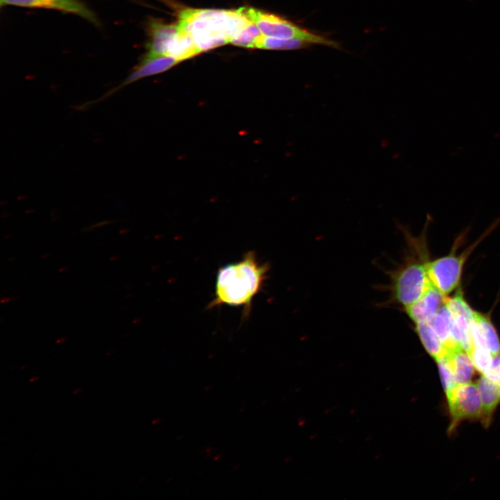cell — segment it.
<instances>
[{"instance_id": "4fadbf2b", "label": "cell", "mask_w": 500, "mask_h": 500, "mask_svg": "<svg viewBox=\"0 0 500 500\" xmlns=\"http://www.w3.org/2000/svg\"><path fill=\"white\" fill-rule=\"evenodd\" d=\"M447 357L457 384L470 382L475 367L469 356L460 347H457L448 351Z\"/></svg>"}, {"instance_id": "9c48e42d", "label": "cell", "mask_w": 500, "mask_h": 500, "mask_svg": "<svg viewBox=\"0 0 500 500\" xmlns=\"http://www.w3.org/2000/svg\"><path fill=\"white\" fill-rule=\"evenodd\" d=\"M180 30L178 23L167 24L151 18L147 23L149 42L145 57L165 56L167 49Z\"/></svg>"}, {"instance_id": "7a4b0ae2", "label": "cell", "mask_w": 500, "mask_h": 500, "mask_svg": "<svg viewBox=\"0 0 500 500\" xmlns=\"http://www.w3.org/2000/svg\"><path fill=\"white\" fill-rule=\"evenodd\" d=\"M178 24L201 51L230 42L251 21L237 10L185 8L178 12Z\"/></svg>"}, {"instance_id": "5bb4252c", "label": "cell", "mask_w": 500, "mask_h": 500, "mask_svg": "<svg viewBox=\"0 0 500 500\" xmlns=\"http://www.w3.org/2000/svg\"><path fill=\"white\" fill-rule=\"evenodd\" d=\"M200 53L201 51L192 36L180 26V30L169 44L165 56H171L177 61L181 62Z\"/></svg>"}, {"instance_id": "9a60e30c", "label": "cell", "mask_w": 500, "mask_h": 500, "mask_svg": "<svg viewBox=\"0 0 500 500\" xmlns=\"http://www.w3.org/2000/svg\"><path fill=\"white\" fill-rule=\"evenodd\" d=\"M416 331L427 353L435 360L447 354L444 347L428 322L417 323Z\"/></svg>"}, {"instance_id": "8fae6325", "label": "cell", "mask_w": 500, "mask_h": 500, "mask_svg": "<svg viewBox=\"0 0 500 500\" xmlns=\"http://www.w3.org/2000/svg\"><path fill=\"white\" fill-rule=\"evenodd\" d=\"M477 385L482 403L481 422L485 427H488L500 403V385L483 374Z\"/></svg>"}, {"instance_id": "e0dca14e", "label": "cell", "mask_w": 500, "mask_h": 500, "mask_svg": "<svg viewBox=\"0 0 500 500\" xmlns=\"http://www.w3.org/2000/svg\"><path fill=\"white\" fill-rule=\"evenodd\" d=\"M310 45V43L299 39H283L261 35L258 40L256 48L272 50H294L306 48Z\"/></svg>"}, {"instance_id": "30bf717a", "label": "cell", "mask_w": 500, "mask_h": 500, "mask_svg": "<svg viewBox=\"0 0 500 500\" xmlns=\"http://www.w3.org/2000/svg\"><path fill=\"white\" fill-rule=\"evenodd\" d=\"M447 299L446 295L432 285L419 299L406 308V312L415 324L429 322Z\"/></svg>"}, {"instance_id": "2e32d148", "label": "cell", "mask_w": 500, "mask_h": 500, "mask_svg": "<svg viewBox=\"0 0 500 500\" xmlns=\"http://www.w3.org/2000/svg\"><path fill=\"white\" fill-rule=\"evenodd\" d=\"M473 320L476 323L486 348L493 357L500 353V342L497 333L490 318L474 311Z\"/></svg>"}, {"instance_id": "ba28073f", "label": "cell", "mask_w": 500, "mask_h": 500, "mask_svg": "<svg viewBox=\"0 0 500 500\" xmlns=\"http://www.w3.org/2000/svg\"><path fill=\"white\" fill-rule=\"evenodd\" d=\"M178 62H179L169 56H158L151 58L144 56L141 62L119 85L109 90L100 99H97V101L103 100L119 90L138 80L164 72L176 65Z\"/></svg>"}, {"instance_id": "3957f363", "label": "cell", "mask_w": 500, "mask_h": 500, "mask_svg": "<svg viewBox=\"0 0 500 500\" xmlns=\"http://www.w3.org/2000/svg\"><path fill=\"white\" fill-rule=\"evenodd\" d=\"M242 8L247 17L265 36L283 39L296 38L311 44H321L337 49L340 47L337 42L301 28L284 18L253 8Z\"/></svg>"}, {"instance_id": "5b68a950", "label": "cell", "mask_w": 500, "mask_h": 500, "mask_svg": "<svg viewBox=\"0 0 500 500\" xmlns=\"http://www.w3.org/2000/svg\"><path fill=\"white\" fill-rule=\"evenodd\" d=\"M449 413V433H451L464 420L481 419L482 403L477 384H459L446 395Z\"/></svg>"}, {"instance_id": "7c38bea8", "label": "cell", "mask_w": 500, "mask_h": 500, "mask_svg": "<svg viewBox=\"0 0 500 500\" xmlns=\"http://www.w3.org/2000/svg\"><path fill=\"white\" fill-rule=\"evenodd\" d=\"M428 322L447 351L459 347L452 338L453 316L446 302Z\"/></svg>"}, {"instance_id": "52a82bcc", "label": "cell", "mask_w": 500, "mask_h": 500, "mask_svg": "<svg viewBox=\"0 0 500 500\" xmlns=\"http://www.w3.org/2000/svg\"><path fill=\"white\" fill-rule=\"evenodd\" d=\"M0 6L56 10L78 15L96 26H100L97 15L80 0H0Z\"/></svg>"}, {"instance_id": "ac0fdd59", "label": "cell", "mask_w": 500, "mask_h": 500, "mask_svg": "<svg viewBox=\"0 0 500 500\" xmlns=\"http://www.w3.org/2000/svg\"><path fill=\"white\" fill-rule=\"evenodd\" d=\"M261 35L258 27L251 22L231 40L230 43L246 48H256L258 40Z\"/></svg>"}, {"instance_id": "44dd1931", "label": "cell", "mask_w": 500, "mask_h": 500, "mask_svg": "<svg viewBox=\"0 0 500 500\" xmlns=\"http://www.w3.org/2000/svg\"><path fill=\"white\" fill-rule=\"evenodd\" d=\"M446 303L453 316L463 315L474 318V311L465 300L460 290L452 298H447Z\"/></svg>"}, {"instance_id": "6da1fadb", "label": "cell", "mask_w": 500, "mask_h": 500, "mask_svg": "<svg viewBox=\"0 0 500 500\" xmlns=\"http://www.w3.org/2000/svg\"><path fill=\"white\" fill-rule=\"evenodd\" d=\"M269 267L254 251H248L236 262L221 267L217 274L215 297L210 308L220 305L242 306L249 313L253 298L266 280Z\"/></svg>"}, {"instance_id": "277c9868", "label": "cell", "mask_w": 500, "mask_h": 500, "mask_svg": "<svg viewBox=\"0 0 500 500\" xmlns=\"http://www.w3.org/2000/svg\"><path fill=\"white\" fill-rule=\"evenodd\" d=\"M392 291L395 300L405 308L419 299L432 285L426 262L410 261L393 276Z\"/></svg>"}, {"instance_id": "ffe728a7", "label": "cell", "mask_w": 500, "mask_h": 500, "mask_svg": "<svg viewBox=\"0 0 500 500\" xmlns=\"http://www.w3.org/2000/svg\"><path fill=\"white\" fill-rule=\"evenodd\" d=\"M440 372L441 381L445 392L448 394L458 384L450 367L447 354L435 360Z\"/></svg>"}, {"instance_id": "7402d4cb", "label": "cell", "mask_w": 500, "mask_h": 500, "mask_svg": "<svg viewBox=\"0 0 500 500\" xmlns=\"http://www.w3.org/2000/svg\"><path fill=\"white\" fill-rule=\"evenodd\" d=\"M484 375L500 385V353L494 357L490 369Z\"/></svg>"}, {"instance_id": "8992f818", "label": "cell", "mask_w": 500, "mask_h": 500, "mask_svg": "<svg viewBox=\"0 0 500 500\" xmlns=\"http://www.w3.org/2000/svg\"><path fill=\"white\" fill-rule=\"evenodd\" d=\"M472 249L460 255L451 253L426 262L431 284L444 295L453 292L459 285L464 263Z\"/></svg>"}, {"instance_id": "d6986e66", "label": "cell", "mask_w": 500, "mask_h": 500, "mask_svg": "<svg viewBox=\"0 0 500 500\" xmlns=\"http://www.w3.org/2000/svg\"><path fill=\"white\" fill-rule=\"evenodd\" d=\"M469 356L476 370L482 374H485L488 372L494 357L487 348L472 345Z\"/></svg>"}]
</instances>
